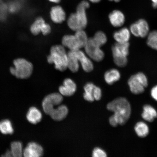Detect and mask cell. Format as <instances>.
I'll use <instances>...</instances> for the list:
<instances>
[{
	"instance_id": "obj_1",
	"label": "cell",
	"mask_w": 157,
	"mask_h": 157,
	"mask_svg": "<svg viewBox=\"0 0 157 157\" xmlns=\"http://www.w3.org/2000/svg\"><path fill=\"white\" fill-rule=\"evenodd\" d=\"M107 108L114 113L113 117L118 125H124L130 117V104L124 98L120 97L113 100L108 104Z\"/></svg>"
},
{
	"instance_id": "obj_2",
	"label": "cell",
	"mask_w": 157,
	"mask_h": 157,
	"mask_svg": "<svg viewBox=\"0 0 157 157\" xmlns=\"http://www.w3.org/2000/svg\"><path fill=\"white\" fill-rule=\"evenodd\" d=\"M90 6L87 0H83L78 3L76 12L71 13L68 19V25L72 30L76 31L85 28L87 24L86 10Z\"/></svg>"
},
{
	"instance_id": "obj_3",
	"label": "cell",
	"mask_w": 157,
	"mask_h": 157,
	"mask_svg": "<svg viewBox=\"0 0 157 157\" xmlns=\"http://www.w3.org/2000/svg\"><path fill=\"white\" fill-rule=\"evenodd\" d=\"M48 60L49 63L54 64L57 70L62 71L65 70L67 68V53L64 46L61 45L52 46Z\"/></svg>"
},
{
	"instance_id": "obj_4",
	"label": "cell",
	"mask_w": 157,
	"mask_h": 157,
	"mask_svg": "<svg viewBox=\"0 0 157 157\" xmlns=\"http://www.w3.org/2000/svg\"><path fill=\"white\" fill-rule=\"evenodd\" d=\"M14 67L10 69L11 73L17 78H27L31 75L33 66L30 62L23 59H18L13 62Z\"/></svg>"
},
{
	"instance_id": "obj_5",
	"label": "cell",
	"mask_w": 157,
	"mask_h": 157,
	"mask_svg": "<svg viewBox=\"0 0 157 157\" xmlns=\"http://www.w3.org/2000/svg\"><path fill=\"white\" fill-rule=\"evenodd\" d=\"M128 83L131 91L136 95L143 93L145 88L148 85V81L146 76L143 72H141L131 76Z\"/></svg>"
},
{
	"instance_id": "obj_6",
	"label": "cell",
	"mask_w": 157,
	"mask_h": 157,
	"mask_svg": "<svg viewBox=\"0 0 157 157\" xmlns=\"http://www.w3.org/2000/svg\"><path fill=\"white\" fill-rule=\"evenodd\" d=\"M84 48L87 56L95 61H101L105 57V54L101 47L96 44L92 38L88 39Z\"/></svg>"
},
{
	"instance_id": "obj_7",
	"label": "cell",
	"mask_w": 157,
	"mask_h": 157,
	"mask_svg": "<svg viewBox=\"0 0 157 157\" xmlns=\"http://www.w3.org/2000/svg\"><path fill=\"white\" fill-rule=\"evenodd\" d=\"M63 100L60 94L52 93L45 97L42 102V107L45 113L50 115L54 109L55 106L59 105Z\"/></svg>"
},
{
	"instance_id": "obj_8",
	"label": "cell",
	"mask_w": 157,
	"mask_h": 157,
	"mask_svg": "<svg viewBox=\"0 0 157 157\" xmlns=\"http://www.w3.org/2000/svg\"><path fill=\"white\" fill-rule=\"evenodd\" d=\"M130 33L135 36L144 38L148 36L150 27L148 22L144 19H140L131 25Z\"/></svg>"
},
{
	"instance_id": "obj_9",
	"label": "cell",
	"mask_w": 157,
	"mask_h": 157,
	"mask_svg": "<svg viewBox=\"0 0 157 157\" xmlns=\"http://www.w3.org/2000/svg\"><path fill=\"white\" fill-rule=\"evenodd\" d=\"M30 30L34 35H38L40 32L44 35H47L51 32V28L50 25L45 23L42 17H39L31 25Z\"/></svg>"
},
{
	"instance_id": "obj_10",
	"label": "cell",
	"mask_w": 157,
	"mask_h": 157,
	"mask_svg": "<svg viewBox=\"0 0 157 157\" xmlns=\"http://www.w3.org/2000/svg\"><path fill=\"white\" fill-rule=\"evenodd\" d=\"M129 44L127 43H117L112 48L113 59L127 58L129 53Z\"/></svg>"
},
{
	"instance_id": "obj_11",
	"label": "cell",
	"mask_w": 157,
	"mask_h": 157,
	"mask_svg": "<svg viewBox=\"0 0 157 157\" xmlns=\"http://www.w3.org/2000/svg\"><path fill=\"white\" fill-rule=\"evenodd\" d=\"M44 150L42 146L36 143H29L23 150L25 157H39L42 156Z\"/></svg>"
},
{
	"instance_id": "obj_12",
	"label": "cell",
	"mask_w": 157,
	"mask_h": 157,
	"mask_svg": "<svg viewBox=\"0 0 157 157\" xmlns=\"http://www.w3.org/2000/svg\"><path fill=\"white\" fill-rule=\"evenodd\" d=\"M51 19L55 23H61L66 18V13L63 8L59 4L55 5L51 8L50 11Z\"/></svg>"
},
{
	"instance_id": "obj_13",
	"label": "cell",
	"mask_w": 157,
	"mask_h": 157,
	"mask_svg": "<svg viewBox=\"0 0 157 157\" xmlns=\"http://www.w3.org/2000/svg\"><path fill=\"white\" fill-rule=\"evenodd\" d=\"M63 84L59 88V91L62 96L70 97L75 93L76 86L73 80L70 78H66L64 80Z\"/></svg>"
},
{
	"instance_id": "obj_14",
	"label": "cell",
	"mask_w": 157,
	"mask_h": 157,
	"mask_svg": "<svg viewBox=\"0 0 157 157\" xmlns=\"http://www.w3.org/2000/svg\"><path fill=\"white\" fill-rule=\"evenodd\" d=\"M78 62L80 63L84 71L90 72L93 70L94 65L90 59L82 51L78 50L75 51Z\"/></svg>"
},
{
	"instance_id": "obj_15",
	"label": "cell",
	"mask_w": 157,
	"mask_h": 157,
	"mask_svg": "<svg viewBox=\"0 0 157 157\" xmlns=\"http://www.w3.org/2000/svg\"><path fill=\"white\" fill-rule=\"evenodd\" d=\"M109 19L112 25L116 27L122 26L125 21L124 14L119 10H115L110 13Z\"/></svg>"
},
{
	"instance_id": "obj_16",
	"label": "cell",
	"mask_w": 157,
	"mask_h": 157,
	"mask_svg": "<svg viewBox=\"0 0 157 157\" xmlns=\"http://www.w3.org/2000/svg\"><path fill=\"white\" fill-rule=\"evenodd\" d=\"M64 47L69 49L70 51H76L81 48L75 35H67L64 36L62 40Z\"/></svg>"
},
{
	"instance_id": "obj_17",
	"label": "cell",
	"mask_w": 157,
	"mask_h": 157,
	"mask_svg": "<svg viewBox=\"0 0 157 157\" xmlns=\"http://www.w3.org/2000/svg\"><path fill=\"white\" fill-rule=\"evenodd\" d=\"M114 39L117 43H127L130 39V30L126 27H124L113 33Z\"/></svg>"
},
{
	"instance_id": "obj_18",
	"label": "cell",
	"mask_w": 157,
	"mask_h": 157,
	"mask_svg": "<svg viewBox=\"0 0 157 157\" xmlns=\"http://www.w3.org/2000/svg\"><path fill=\"white\" fill-rule=\"evenodd\" d=\"M68 109L66 105H60L54 109L50 115L53 119L56 121H60L64 119L68 115Z\"/></svg>"
},
{
	"instance_id": "obj_19",
	"label": "cell",
	"mask_w": 157,
	"mask_h": 157,
	"mask_svg": "<svg viewBox=\"0 0 157 157\" xmlns=\"http://www.w3.org/2000/svg\"><path fill=\"white\" fill-rule=\"evenodd\" d=\"M79 67V62L75 51H70L67 53V68L75 72L78 71Z\"/></svg>"
},
{
	"instance_id": "obj_20",
	"label": "cell",
	"mask_w": 157,
	"mask_h": 157,
	"mask_svg": "<svg viewBox=\"0 0 157 157\" xmlns=\"http://www.w3.org/2000/svg\"><path fill=\"white\" fill-rule=\"evenodd\" d=\"M42 114L36 107H32L27 112L26 117L29 122L36 124L40 122L42 119Z\"/></svg>"
},
{
	"instance_id": "obj_21",
	"label": "cell",
	"mask_w": 157,
	"mask_h": 157,
	"mask_svg": "<svg viewBox=\"0 0 157 157\" xmlns=\"http://www.w3.org/2000/svg\"><path fill=\"white\" fill-rule=\"evenodd\" d=\"M142 117L144 120L152 122L157 117V112L156 109L150 105H146L143 108Z\"/></svg>"
},
{
	"instance_id": "obj_22",
	"label": "cell",
	"mask_w": 157,
	"mask_h": 157,
	"mask_svg": "<svg viewBox=\"0 0 157 157\" xmlns=\"http://www.w3.org/2000/svg\"><path fill=\"white\" fill-rule=\"evenodd\" d=\"M121 76V74L119 71L115 68L107 71L104 76L105 81L109 85H112L118 81Z\"/></svg>"
},
{
	"instance_id": "obj_23",
	"label": "cell",
	"mask_w": 157,
	"mask_h": 157,
	"mask_svg": "<svg viewBox=\"0 0 157 157\" xmlns=\"http://www.w3.org/2000/svg\"><path fill=\"white\" fill-rule=\"evenodd\" d=\"M134 129L137 135L141 137H146L149 132L148 125L143 121L137 123L135 125Z\"/></svg>"
},
{
	"instance_id": "obj_24",
	"label": "cell",
	"mask_w": 157,
	"mask_h": 157,
	"mask_svg": "<svg viewBox=\"0 0 157 157\" xmlns=\"http://www.w3.org/2000/svg\"><path fill=\"white\" fill-rule=\"evenodd\" d=\"M0 131L3 134H12L14 129L11 121L8 119L0 121Z\"/></svg>"
},
{
	"instance_id": "obj_25",
	"label": "cell",
	"mask_w": 157,
	"mask_h": 157,
	"mask_svg": "<svg viewBox=\"0 0 157 157\" xmlns=\"http://www.w3.org/2000/svg\"><path fill=\"white\" fill-rule=\"evenodd\" d=\"M10 151L13 156H22L23 151L22 143L19 141H16L12 143L11 144Z\"/></svg>"
},
{
	"instance_id": "obj_26",
	"label": "cell",
	"mask_w": 157,
	"mask_h": 157,
	"mask_svg": "<svg viewBox=\"0 0 157 157\" xmlns=\"http://www.w3.org/2000/svg\"><path fill=\"white\" fill-rule=\"evenodd\" d=\"M96 86L91 83H88L84 87L85 92L83 94L84 99L90 102H92L94 101L93 95V93L94 88Z\"/></svg>"
},
{
	"instance_id": "obj_27",
	"label": "cell",
	"mask_w": 157,
	"mask_h": 157,
	"mask_svg": "<svg viewBox=\"0 0 157 157\" xmlns=\"http://www.w3.org/2000/svg\"><path fill=\"white\" fill-rule=\"evenodd\" d=\"M75 36L77 39L80 48H84L88 40L87 34L85 31L83 29L76 31Z\"/></svg>"
},
{
	"instance_id": "obj_28",
	"label": "cell",
	"mask_w": 157,
	"mask_h": 157,
	"mask_svg": "<svg viewBox=\"0 0 157 157\" xmlns=\"http://www.w3.org/2000/svg\"><path fill=\"white\" fill-rule=\"evenodd\" d=\"M147 40V44L149 47L157 51V30L149 33Z\"/></svg>"
},
{
	"instance_id": "obj_29",
	"label": "cell",
	"mask_w": 157,
	"mask_h": 157,
	"mask_svg": "<svg viewBox=\"0 0 157 157\" xmlns=\"http://www.w3.org/2000/svg\"><path fill=\"white\" fill-rule=\"evenodd\" d=\"M92 39L96 44L101 47L105 45L107 41L106 35L101 31L96 33Z\"/></svg>"
},
{
	"instance_id": "obj_30",
	"label": "cell",
	"mask_w": 157,
	"mask_h": 157,
	"mask_svg": "<svg viewBox=\"0 0 157 157\" xmlns=\"http://www.w3.org/2000/svg\"><path fill=\"white\" fill-rule=\"evenodd\" d=\"M7 8L9 11L11 13H15L20 9V3L17 1H13L10 4Z\"/></svg>"
},
{
	"instance_id": "obj_31",
	"label": "cell",
	"mask_w": 157,
	"mask_h": 157,
	"mask_svg": "<svg viewBox=\"0 0 157 157\" xmlns=\"http://www.w3.org/2000/svg\"><path fill=\"white\" fill-rule=\"evenodd\" d=\"M92 156L94 157H106L107 156V155L105 151L97 147L94 149Z\"/></svg>"
},
{
	"instance_id": "obj_32",
	"label": "cell",
	"mask_w": 157,
	"mask_h": 157,
	"mask_svg": "<svg viewBox=\"0 0 157 157\" xmlns=\"http://www.w3.org/2000/svg\"><path fill=\"white\" fill-rule=\"evenodd\" d=\"M7 10V6H6L5 4L2 1H0V19L5 18Z\"/></svg>"
},
{
	"instance_id": "obj_33",
	"label": "cell",
	"mask_w": 157,
	"mask_h": 157,
	"mask_svg": "<svg viewBox=\"0 0 157 157\" xmlns=\"http://www.w3.org/2000/svg\"><path fill=\"white\" fill-rule=\"evenodd\" d=\"M102 93L101 88L95 86L94 90L93 95L94 99L96 101H99L101 99Z\"/></svg>"
},
{
	"instance_id": "obj_34",
	"label": "cell",
	"mask_w": 157,
	"mask_h": 157,
	"mask_svg": "<svg viewBox=\"0 0 157 157\" xmlns=\"http://www.w3.org/2000/svg\"><path fill=\"white\" fill-rule=\"evenodd\" d=\"M151 95L153 99L157 101V85L153 87L151 90Z\"/></svg>"
},
{
	"instance_id": "obj_35",
	"label": "cell",
	"mask_w": 157,
	"mask_h": 157,
	"mask_svg": "<svg viewBox=\"0 0 157 157\" xmlns=\"http://www.w3.org/2000/svg\"><path fill=\"white\" fill-rule=\"evenodd\" d=\"M109 121L110 124L113 127H116L118 125L116 120L113 115L110 117Z\"/></svg>"
},
{
	"instance_id": "obj_36",
	"label": "cell",
	"mask_w": 157,
	"mask_h": 157,
	"mask_svg": "<svg viewBox=\"0 0 157 157\" xmlns=\"http://www.w3.org/2000/svg\"><path fill=\"white\" fill-rule=\"evenodd\" d=\"M49 2L54 4L55 5L59 4L60 3L61 0H47Z\"/></svg>"
},
{
	"instance_id": "obj_37",
	"label": "cell",
	"mask_w": 157,
	"mask_h": 157,
	"mask_svg": "<svg viewBox=\"0 0 157 157\" xmlns=\"http://www.w3.org/2000/svg\"><path fill=\"white\" fill-rule=\"evenodd\" d=\"M2 156L3 157H11L13 156L12 155L10 151H7Z\"/></svg>"
},
{
	"instance_id": "obj_38",
	"label": "cell",
	"mask_w": 157,
	"mask_h": 157,
	"mask_svg": "<svg viewBox=\"0 0 157 157\" xmlns=\"http://www.w3.org/2000/svg\"><path fill=\"white\" fill-rule=\"evenodd\" d=\"M152 2V7L154 9H156L157 8V0H151Z\"/></svg>"
},
{
	"instance_id": "obj_39",
	"label": "cell",
	"mask_w": 157,
	"mask_h": 157,
	"mask_svg": "<svg viewBox=\"0 0 157 157\" xmlns=\"http://www.w3.org/2000/svg\"><path fill=\"white\" fill-rule=\"evenodd\" d=\"M89 2L93 3H99L101 0H87Z\"/></svg>"
},
{
	"instance_id": "obj_40",
	"label": "cell",
	"mask_w": 157,
	"mask_h": 157,
	"mask_svg": "<svg viewBox=\"0 0 157 157\" xmlns=\"http://www.w3.org/2000/svg\"><path fill=\"white\" fill-rule=\"evenodd\" d=\"M109 1H114L116 2H119L120 1V0H109Z\"/></svg>"
}]
</instances>
